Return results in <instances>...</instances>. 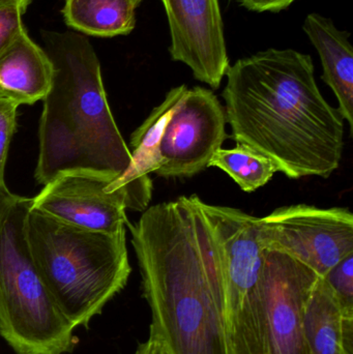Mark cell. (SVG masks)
Returning <instances> with one entry per match:
<instances>
[{
	"mask_svg": "<svg viewBox=\"0 0 353 354\" xmlns=\"http://www.w3.org/2000/svg\"><path fill=\"white\" fill-rule=\"evenodd\" d=\"M311 354H353V317L345 316L319 277L306 310Z\"/></svg>",
	"mask_w": 353,
	"mask_h": 354,
	"instance_id": "obj_14",
	"label": "cell"
},
{
	"mask_svg": "<svg viewBox=\"0 0 353 354\" xmlns=\"http://www.w3.org/2000/svg\"><path fill=\"white\" fill-rule=\"evenodd\" d=\"M318 279L287 254L265 250L258 279L230 326L234 354H311L305 322Z\"/></svg>",
	"mask_w": 353,
	"mask_h": 354,
	"instance_id": "obj_6",
	"label": "cell"
},
{
	"mask_svg": "<svg viewBox=\"0 0 353 354\" xmlns=\"http://www.w3.org/2000/svg\"><path fill=\"white\" fill-rule=\"evenodd\" d=\"M225 77L230 138L292 179L329 178L340 167L344 118L321 95L310 55L271 48L238 60Z\"/></svg>",
	"mask_w": 353,
	"mask_h": 354,
	"instance_id": "obj_2",
	"label": "cell"
},
{
	"mask_svg": "<svg viewBox=\"0 0 353 354\" xmlns=\"http://www.w3.org/2000/svg\"><path fill=\"white\" fill-rule=\"evenodd\" d=\"M32 198L0 187V336L16 354H66L75 328L43 281L29 249L27 216Z\"/></svg>",
	"mask_w": 353,
	"mask_h": 354,
	"instance_id": "obj_5",
	"label": "cell"
},
{
	"mask_svg": "<svg viewBox=\"0 0 353 354\" xmlns=\"http://www.w3.org/2000/svg\"><path fill=\"white\" fill-rule=\"evenodd\" d=\"M134 354H170V353L161 340L153 335L149 334L147 341L139 344Z\"/></svg>",
	"mask_w": 353,
	"mask_h": 354,
	"instance_id": "obj_22",
	"label": "cell"
},
{
	"mask_svg": "<svg viewBox=\"0 0 353 354\" xmlns=\"http://www.w3.org/2000/svg\"><path fill=\"white\" fill-rule=\"evenodd\" d=\"M225 108L211 89H187L160 143L159 176L192 177L209 166L226 139Z\"/></svg>",
	"mask_w": 353,
	"mask_h": 354,
	"instance_id": "obj_9",
	"label": "cell"
},
{
	"mask_svg": "<svg viewBox=\"0 0 353 354\" xmlns=\"http://www.w3.org/2000/svg\"><path fill=\"white\" fill-rule=\"evenodd\" d=\"M263 249L281 252L323 277L353 253V216L347 208L294 204L258 218Z\"/></svg>",
	"mask_w": 353,
	"mask_h": 354,
	"instance_id": "obj_8",
	"label": "cell"
},
{
	"mask_svg": "<svg viewBox=\"0 0 353 354\" xmlns=\"http://www.w3.org/2000/svg\"><path fill=\"white\" fill-rule=\"evenodd\" d=\"M23 12L17 8H0V54L24 30Z\"/></svg>",
	"mask_w": 353,
	"mask_h": 354,
	"instance_id": "obj_20",
	"label": "cell"
},
{
	"mask_svg": "<svg viewBox=\"0 0 353 354\" xmlns=\"http://www.w3.org/2000/svg\"><path fill=\"white\" fill-rule=\"evenodd\" d=\"M306 35L318 52L323 64V80L331 87L339 103L344 120L353 133V48L350 33L340 30L330 18L312 12L303 25Z\"/></svg>",
	"mask_w": 353,
	"mask_h": 354,
	"instance_id": "obj_13",
	"label": "cell"
},
{
	"mask_svg": "<svg viewBox=\"0 0 353 354\" xmlns=\"http://www.w3.org/2000/svg\"><path fill=\"white\" fill-rule=\"evenodd\" d=\"M26 235L39 274L75 328L88 326L128 283L132 268L126 227L85 230L31 208Z\"/></svg>",
	"mask_w": 353,
	"mask_h": 354,
	"instance_id": "obj_4",
	"label": "cell"
},
{
	"mask_svg": "<svg viewBox=\"0 0 353 354\" xmlns=\"http://www.w3.org/2000/svg\"><path fill=\"white\" fill-rule=\"evenodd\" d=\"M51 58L26 29L0 54V95L17 105L43 101L53 83Z\"/></svg>",
	"mask_w": 353,
	"mask_h": 354,
	"instance_id": "obj_12",
	"label": "cell"
},
{
	"mask_svg": "<svg viewBox=\"0 0 353 354\" xmlns=\"http://www.w3.org/2000/svg\"><path fill=\"white\" fill-rule=\"evenodd\" d=\"M113 179L86 171L60 174L32 198V209L59 222L85 230L115 232L128 223L126 209L144 212L153 194L149 176L115 191L108 189Z\"/></svg>",
	"mask_w": 353,
	"mask_h": 354,
	"instance_id": "obj_7",
	"label": "cell"
},
{
	"mask_svg": "<svg viewBox=\"0 0 353 354\" xmlns=\"http://www.w3.org/2000/svg\"><path fill=\"white\" fill-rule=\"evenodd\" d=\"M43 39L54 77L43 100L35 180L45 185L74 171L117 178L132 157L110 109L93 45L82 33L68 31H48Z\"/></svg>",
	"mask_w": 353,
	"mask_h": 354,
	"instance_id": "obj_3",
	"label": "cell"
},
{
	"mask_svg": "<svg viewBox=\"0 0 353 354\" xmlns=\"http://www.w3.org/2000/svg\"><path fill=\"white\" fill-rule=\"evenodd\" d=\"M321 278L333 293L344 315L353 317V253L340 260Z\"/></svg>",
	"mask_w": 353,
	"mask_h": 354,
	"instance_id": "obj_18",
	"label": "cell"
},
{
	"mask_svg": "<svg viewBox=\"0 0 353 354\" xmlns=\"http://www.w3.org/2000/svg\"><path fill=\"white\" fill-rule=\"evenodd\" d=\"M187 89L188 87L186 85L172 88L166 95L165 100L151 111L144 122L133 133L130 142L132 157L130 166L122 176L108 183V189L115 191L159 170L162 165L160 143L164 130Z\"/></svg>",
	"mask_w": 353,
	"mask_h": 354,
	"instance_id": "obj_15",
	"label": "cell"
},
{
	"mask_svg": "<svg viewBox=\"0 0 353 354\" xmlns=\"http://www.w3.org/2000/svg\"><path fill=\"white\" fill-rule=\"evenodd\" d=\"M240 4L253 12H278L286 10L296 0H240Z\"/></svg>",
	"mask_w": 353,
	"mask_h": 354,
	"instance_id": "obj_21",
	"label": "cell"
},
{
	"mask_svg": "<svg viewBox=\"0 0 353 354\" xmlns=\"http://www.w3.org/2000/svg\"><path fill=\"white\" fill-rule=\"evenodd\" d=\"M32 0H0V8H17L24 14Z\"/></svg>",
	"mask_w": 353,
	"mask_h": 354,
	"instance_id": "obj_23",
	"label": "cell"
},
{
	"mask_svg": "<svg viewBox=\"0 0 353 354\" xmlns=\"http://www.w3.org/2000/svg\"><path fill=\"white\" fill-rule=\"evenodd\" d=\"M19 106L0 95V187L6 185L4 171L10 142L17 126Z\"/></svg>",
	"mask_w": 353,
	"mask_h": 354,
	"instance_id": "obj_19",
	"label": "cell"
},
{
	"mask_svg": "<svg viewBox=\"0 0 353 354\" xmlns=\"http://www.w3.org/2000/svg\"><path fill=\"white\" fill-rule=\"evenodd\" d=\"M136 6L130 0H64L68 26L84 35L113 37L132 32Z\"/></svg>",
	"mask_w": 353,
	"mask_h": 354,
	"instance_id": "obj_16",
	"label": "cell"
},
{
	"mask_svg": "<svg viewBox=\"0 0 353 354\" xmlns=\"http://www.w3.org/2000/svg\"><path fill=\"white\" fill-rule=\"evenodd\" d=\"M169 25V52L196 80L218 89L230 66L219 0H162Z\"/></svg>",
	"mask_w": 353,
	"mask_h": 354,
	"instance_id": "obj_10",
	"label": "cell"
},
{
	"mask_svg": "<svg viewBox=\"0 0 353 354\" xmlns=\"http://www.w3.org/2000/svg\"><path fill=\"white\" fill-rule=\"evenodd\" d=\"M199 204L221 251L225 317L230 330L263 266L265 249L259 239L258 218L236 208L211 205L201 199Z\"/></svg>",
	"mask_w": 353,
	"mask_h": 354,
	"instance_id": "obj_11",
	"label": "cell"
},
{
	"mask_svg": "<svg viewBox=\"0 0 353 354\" xmlns=\"http://www.w3.org/2000/svg\"><path fill=\"white\" fill-rule=\"evenodd\" d=\"M207 167L223 170L247 193L267 185L278 172L269 158L238 143L234 149L216 151Z\"/></svg>",
	"mask_w": 353,
	"mask_h": 354,
	"instance_id": "obj_17",
	"label": "cell"
},
{
	"mask_svg": "<svg viewBox=\"0 0 353 354\" xmlns=\"http://www.w3.org/2000/svg\"><path fill=\"white\" fill-rule=\"evenodd\" d=\"M131 2H132L133 4H134L136 8H138L139 6H140L141 2L143 1V0H130Z\"/></svg>",
	"mask_w": 353,
	"mask_h": 354,
	"instance_id": "obj_24",
	"label": "cell"
},
{
	"mask_svg": "<svg viewBox=\"0 0 353 354\" xmlns=\"http://www.w3.org/2000/svg\"><path fill=\"white\" fill-rule=\"evenodd\" d=\"M197 195L147 207L128 227L151 311L170 354H234L219 243Z\"/></svg>",
	"mask_w": 353,
	"mask_h": 354,
	"instance_id": "obj_1",
	"label": "cell"
}]
</instances>
